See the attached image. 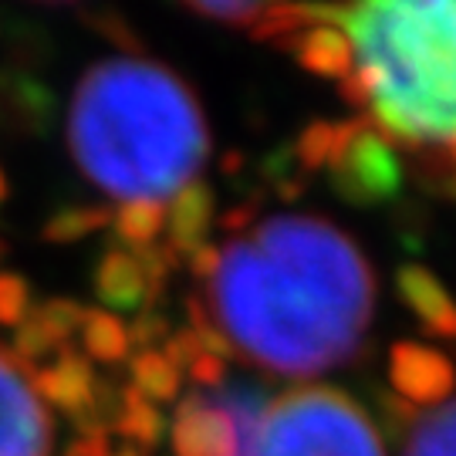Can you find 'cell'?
I'll list each match as a JSON object with an SVG mask.
<instances>
[{
    "label": "cell",
    "mask_w": 456,
    "mask_h": 456,
    "mask_svg": "<svg viewBox=\"0 0 456 456\" xmlns=\"http://www.w3.org/2000/svg\"><path fill=\"white\" fill-rule=\"evenodd\" d=\"M203 308L257 369L314 379L362 352L375 277L355 240L325 216L274 213L220 247Z\"/></svg>",
    "instance_id": "6da1fadb"
},
{
    "label": "cell",
    "mask_w": 456,
    "mask_h": 456,
    "mask_svg": "<svg viewBox=\"0 0 456 456\" xmlns=\"http://www.w3.org/2000/svg\"><path fill=\"white\" fill-rule=\"evenodd\" d=\"M331 14L355 51L345 102L412 152L433 190L456 193V0H375Z\"/></svg>",
    "instance_id": "7a4b0ae2"
},
{
    "label": "cell",
    "mask_w": 456,
    "mask_h": 456,
    "mask_svg": "<svg viewBox=\"0 0 456 456\" xmlns=\"http://www.w3.org/2000/svg\"><path fill=\"white\" fill-rule=\"evenodd\" d=\"M68 149L82 176L118 203H169L196 183L210 129L190 85L152 58H105L68 109Z\"/></svg>",
    "instance_id": "3957f363"
},
{
    "label": "cell",
    "mask_w": 456,
    "mask_h": 456,
    "mask_svg": "<svg viewBox=\"0 0 456 456\" xmlns=\"http://www.w3.org/2000/svg\"><path fill=\"white\" fill-rule=\"evenodd\" d=\"M244 456H386V446L352 395L297 386L264 406Z\"/></svg>",
    "instance_id": "277c9868"
},
{
    "label": "cell",
    "mask_w": 456,
    "mask_h": 456,
    "mask_svg": "<svg viewBox=\"0 0 456 456\" xmlns=\"http://www.w3.org/2000/svg\"><path fill=\"white\" fill-rule=\"evenodd\" d=\"M325 176L348 207H382L403 190L399 149L365 118H348Z\"/></svg>",
    "instance_id": "5b68a950"
},
{
    "label": "cell",
    "mask_w": 456,
    "mask_h": 456,
    "mask_svg": "<svg viewBox=\"0 0 456 456\" xmlns=\"http://www.w3.org/2000/svg\"><path fill=\"white\" fill-rule=\"evenodd\" d=\"M247 429L216 392L180 395L169 419L173 456H244Z\"/></svg>",
    "instance_id": "8992f818"
},
{
    "label": "cell",
    "mask_w": 456,
    "mask_h": 456,
    "mask_svg": "<svg viewBox=\"0 0 456 456\" xmlns=\"http://www.w3.org/2000/svg\"><path fill=\"white\" fill-rule=\"evenodd\" d=\"M51 416L28 369L0 348V456H48Z\"/></svg>",
    "instance_id": "52a82bcc"
},
{
    "label": "cell",
    "mask_w": 456,
    "mask_h": 456,
    "mask_svg": "<svg viewBox=\"0 0 456 456\" xmlns=\"http://www.w3.org/2000/svg\"><path fill=\"white\" fill-rule=\"evenodd\" d=\"M392 392L403 399V406L436 409L450 403L456 392L453 359L423 342H395L386 362Z\"/></svg>",
    "instance_id": "ba28073f"
},
{
    "label": "cell",
    "mask_w": 456,
    "mask_h": 456,
    "mask_svg": "<svg viewBox=\"0 0 456 456\" xmlns=\"http://www.w3.org/2000/svg\"><path fill=\"white\" fill-rule=\"evenodd\" d=\"M186 11L193 17H207L224 28L250 34L254 41L281 45L288 48L297 31H305L311 20H318V7H301V4H186Z\"/></svg>",
    "instance_id": "9c48e42d"
},
{
    "label": "cell",
    "mask_w": 456,
    "mask_h": 456,
    "mask_svg": "<svg viewBox=\"0 0 456 456\" xmlns=\"http://www.w3.org/2000/svg\"><path fill=\"white\" fill-rule=\"evenodd\" d=\"M395 297L403 301V308L419 322L426 335L456 342V297L440 277L423 264H403L395 271Z\"/></svg>",
    "instance_id": "30bf717a"
},
{
    "label": "cell",
    "mask_w": 456,
    "mask_h": 456,
    "mask_svg": "<svg viewBox=\"0 0 456 456\" xmlns=\"http://www.w3.org/2000/svg\"><path fill=\"white\" fill-rule=\"evenodd\" d=\"M288 51L308 75L325 78V82H348V75L355 68L352 41L342 24L335 20L331 7H318V20H311L305 31L294 34Z\"/></svg>",
    "instance_id": "8fae6325"
},
{
    "label": "cell",
    "mask_w": 456,
    "mask_h": 456,
    "mask_svg": "<svg viewBox=\"0 0 456 456\" xmlns=\"http://www.w3.org/2000/svg\"><path fill=\"white\" fill-rule=\"evenodd\" d=\"M34 392L41 395L45 406L61 409L68 419H75L98 389V375L92 369V362L85 359L82 352H75L71 345H65L54 362L41 365L37 372H31Z\"/></svg>",
    "instance_id": "7c38bea8"
},
{
    "label": "cell",
    "mask_w": 456,
    "mask_h": 456,
    "mask_svg": "<svg viewBox=\"0 0 456 456\" xmlns=\"http://www.w3.org/2000/svg\"><path fill=\"white\" fill-rule=\"evenodd\" d=\"M92 291L105 311H152L156 297L149 291L139 257L126 247H109L95 264Z\"/></svg>",
    "instance_id": "4fadbf2b"
},
{
    "label": "cell",
    "mask_w": 456,
    "mask_h": 456,
    "mask_svg": "<svg viewBox=\"0 0 456 456\" xmlns=\"http://www.w3.org/2000/svg\"><path fill=\"white\" fill-rule=\"evenodd\" d=\"M213 220H216V196H213V186L203 180L190 183V186H183L180 193L169 200V207H166L163 244L183 261L193 247L207 244V233H210Z\"/></svg>",
    "instance_id": "5bb4252c"
},
{
    "label": "cell",
    "mask_w": 456,
    "mask_h": 456,
    "mask_svg": "<svg viewBox=\"0 0 456 456\" xmlns=\"http://www.w3.org/2000/svg\"><path fill=\"white\" fill-rule=\"evenodd\" d=\"M82 355L98 365H122L132 359L129 325L105 308H88L82 322Z\"/></svg>",
    "instance_id": "9a60e30c"
},
{
    "label": "cell",
    "mask_w": 456,
    "mask_h": 456,
    "mask_svg": "<svg viewBox=\"0 0 456 456\" xmlns=\"http://www.w3.org/2000/svg\"><path fill=\"white\" fill-rule=\"evenodd\" d=\"M129 389L152 406H176L183 395V375L163 352H132Z\"/></svg>",
    "instance_id": "2e32d148"
},
{
    "label": "cell",
    "mask_w": 456,
    "mask_h": 456,
    "mask_svg": "<svg viewBox=\"0 0 456 456\" xmlns=\"http://www.w3.org/2000/svg\"><path fill=\"white\" fill-rule=\"evenodd\" d=\"M112 433H118L129 446L152 450V446H159L163 436L169 433V419L159 412V406H152L139 392H132L129 386H122V403H118V416H115Z\"/></svg>",
    "instance_id": "e0dca14e"
},
{
    "label": "cell",
    "mask_w": 456,
    "mask_h": 456,
    "mask_svg": "<svg viewBox=\"0 0 456 456\" xmlns=\"http://www.w3.org/2000/svg\"><path fill=\"white\" fill-rule=\"evenodd\" d=\"M112 230H115V247H126V250L156 247L166 233V207L156 203V200H132V203H122V207L115 210Z\"/></svg>",
    "instance_id": "ac0fdd59"
},
{
    "label": "cell",
    "mask_w": 456,
    "mask_h": 456,
    "mask_svg": "<svg viewBox=\"0 0 456 456\" xmlns=\"http://www.w3.org/2000/svg\"><path fill=\"white\" fill-rule=\"evenodd\" d=\"M406 456H456V399L412 419Z\"/></svg>",
    "instance_id": "d6986e66"
},
{
    "label": "cell",
    "mask_w": 456,
    "mask_h": 456,
    "mask_svg": "<svg viewBox=\"0 0 456 456\" xmlns=\"http://www.w3.org/2000/svg\"><path fill=\"white\" fill-rule=\"evenodd\" d=\"M115 207H88V203H71L48 216V224L41 230V237L48 244H78L85 237H92L98 230L112 227Z\"/></svg>",
    "instance_id": "ffe728a7"
},
{
    "label": "cell",
    "mask_w": 456,
    "mask_h": 456,
    "mask_svg": "<svg viewBox=\"0 0 456 456\" xmlns=\"http://www.w3.org/2000/svg\"><path fill=\"white\" fill-rule=\"evenodd\" d=\"M342 129L345 122H328V118H318V122L305 126L291 146L294 166L301 173H325V166L331 163V156L338 149Z\"/></svg>",
    "instance_id": "44dd1931"
},
{
    "label": "cell",
    "mask_w": 456,
    "mask_h": 456,
    "mask_svg": "<svg viewBox=\"0 0 456 456\" xmlns=\"http://www.w3.org/2000/svg\"><path fill=\"white\" fill-rule=\"evenodd\" d=\"M61 352V345L51 338V331L37 318H31L24 322V325L14 328V342H11V359L20 365V369H41V362L51 359V355H58Z\"/></svg>",
    "instance_id": "7402d4cb"
},
{
    "label": "cell",
    "mask_w": 456,
    "mask_h": 456,
    "mask_svg": "<svg viewBox=\"0 0 456 456\" xmlns=\"http://www.w3.org/2000/svg\"><path fill=\"white\" fill-rule=\"evenodd\" d=\"M85 311L88 308H82V305L71 301V297H51V301H45L41 308H34V318L48 328L54 342L65 348V345H71V338L82 331Z\"/></svg>",
    "instance_id": "603a6c76"
},
{
    "label": "cell",
    "mask_w": 456,
    "mask_h": 456,
    "mask_svg": "<svg viewBox=\"0 0 456 456\" xmlns=\"http://www.w3.org/2000/svg\"><path fill=\"white\" fill-rule=\"evenodd\" d=\"M31 311H34L31 284L20 274L0 271V325L4 328L24 325L31 318Z\"/></svg>",
    "instance_id": "cb8c5ba5"
},
{
    "label": "cell",
    "mask_w": 456,
    "mask_h": 456,
    "mask_svg": "<svg viewBox=\"0 0 456 456\" xmlns=\"http://www.w3.org/2000/svg\"><path fill=\"white\" fill-rule=\"evenodd\" d=\"M173 335V325L163 311H139V318L129 325L132 352H159Z\"/></svg>",
    "instance_id": "d4e9b609"
},
{
    "label": "cell",
    "mask_w": 456,
    "mask_h": 456,
    "mask_svg": "<svg viewBox=\"0 0 456 456\" xmlns=\"http://www.w3.org/2000/svg\"><path fill=\"white\" fill-rule=\"evenodd\" d=\"M216 264H220V247L210 244V240L193 247V250L183 257V267H186L193 277H200V281H210L213 271H216Z\"/></svg>",
    "instance_id": "484cf974"
},
{
    "label": "cell",
    "mask_w": 456,
    "mask_h": 456,
    "mask_svg": "<svg viewBox=\"0 0 456 456\" xmlns=\"http://www.w3.org/2000/svg\"><path fill=\"white\" fill-rule=\"evenodd\" d=\"M85 20H88V24L95 28V31L105 34L109 41H115L118 48H135V41H132V34L126 31L129 24H126V20H118V17H115V14H95V11H92V14H85Z\"/></svg>",
    "instance_id": "4316f807"
},
{
    "label": "cell",
    "mask_w": 456,
    "mask_h": 456,
    "mask_svg": "<svg viewBox=\"0 0 456 456\" xmlns=\"http://www.w3.org/2000/svg\"><path fill=\"white\" fill-rule=\"evenodd\" d=\"M109 450L112 446H109L105 433H82V436H75L65 456H109Z\"/></svg>",
    "instance_id": "83f0119b"
},
{
    "label": "cell",
    "mask_w": 456,
    "mask_h": 456,
    "mask_svg": "<svg viewBox=\"0 0 456 456\" xmlns=\"http://www.w3.org/2000/svg\"><path fill=\"white\" fill-rule=\"evenodd\" d=\"M109 456H146V450H139V446H118V450H109Z\"/></svg>",
    "instance_id": "f1b7e54d"
},
{
    "label": "cell",
    "mask_w": 456,
    "mask_h": 456,
    "mask_svg": "<svg viewBox=\"0 0 456 456\" xmlns=\"http://www.w3.org/2000/svg\"><path fill=\"white\" fill-rule=\"evenodd\" d=\"M7 200V176H4V169H0V203Z\"/></svg>",
    "instance_id": "f546056e"
}]
</instances>
